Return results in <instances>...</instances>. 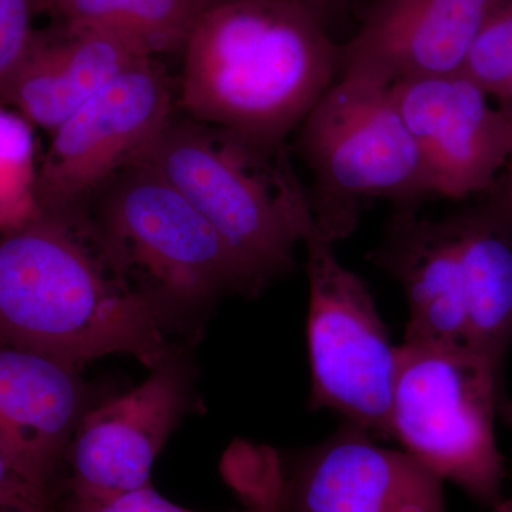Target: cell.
<instances>
[{
  "label": "cell",
  "instance_id": "1",
  "mask_svg": "<svg viewBox=\"0 0 512 512\" xmlns=\"http://www.w3.org/2000/svg\"><path fill=\"white\" fill-rule=\"evenodd\" d=\"M156 308L121 274L86 214H42L0 235V342L82 367L130 355L153 369L171 345Z\"/></svg>",
  "mask_w": 512,
  "mask_h": 512
},
{
  "label": "cell",
  "instance_id": "2",
  "mask_svg": "<svg viewBox=\"0 0 512 512\" xmlns=\"http://www.w3.org/2000/svg\"><path fill=\"white\" fill-rule=\"evenodd\" d=\"M183 56L184 116L282 147L338 79L342 47L303 0H239L204 10Z\"/></svg>",
  "mask_w": 512,
  "mask_h": 512
},
{
  "label": "cell",
  "instance_id": "3",
  "mask_svg": "<svg viewBox=\"0 0 512 512\" xmlns=\"http://www.w3.org/2000/svg\"><path fill=\"white\" fill-rule=\"evenodd\" d=\"M137 161L151 165L201 212L237 262L248 295L295 268L315 229L308 190L288 147H265L225 128L171 117Z\"/></svg>",
  "mask_w": 512,
  "mask_h": 512
},
{
  "label": "cell",
  "instance_id": "4",
  "mask_svg": "<svg viewBox=\"0 0 512 512\" xmlns=\"http://www.w3.org/2000/svg\"><path fill=\"white\" fill-rule=\"evenodd\" d=\"M84 214L170 333L191 330L227 293L248 295L237 262L210 222L151 165L136 161L123 168Z\"/></svg>",
  "mask_w": 512,
  "mask_h": 512
},
{
  "label": "cell",
  "instance_id": "5",
  "mask_svg": "<svg viewBox=\"0 0 512 512\" xmlns=\"http://www.w3.org/2000/svg\"><path fill=\"white\" fill-rule=\"evenodd\" d=\"M296 133V147L312 174L313 220L333 244L355 231L372 201H390L394 210H417L431 197L392 86L340 73Z\"/></svg>",
  "mask_w": 512,
  "mask_h": 512
},
{
  "label": "cell",
  "instance_id": "6",
  "mask_svg": "<svg viewBox=\"0 0 512 512\" xmlns=\"http://www.w3.org/2000/svg\"><path fill=\"white\" fill-rule=\"evenodd\" d=\"M501 376L471 349L403 343L397 348L392 439L478 503H500L503 460L494 417Z\"/></svg>",
  "mask_w": 512,
  "mask_h": 512
},
{
  "label": "cell",
  "instance_id": "7",
  "mask_svg": "<svg viewBox=\"0 0 512 512\" xmlns=\"http://www.w3.org/2000/svg\"><path fill=\"white\" fill-rule=\"evenodd\" d=\"M303 245L309 284V407L335 410L370 436L392 439L397 348L375 299L316 227Z\"/></svg>",
  "mask_w": 512,
  "mask_h": 512
},
{
  "label": "cell",
  "instance_id": "8",
  "mask_svg": "<svg viewBox=\"0 0 512 512\" xmlns=\"http://www.w3.org/2000/svg\"><path fill=\"white\" fill-rule=\"evenodd\" d=\"M174 116L170 80L140 60L50 133L37 171L42 214H83L111 178L136 163Z\"/></svg>",
  "mask_w": 512,
  "mask_h": 512
},
{
  "label": "cell",
  "instance_id": "9",
  "mask_svg": "<svg viewBox=\"0 0 512 512\" xmlns=\"http://www.w3.org/2000/svg\"><path fill=\"white\" fill-rule=\"evenodd\" d=\"M127 393L92 406L67 447L73 500H107L151 485L168 437L194 407L192 365L178 348Z\"/></svg>",
  "mask_w": 512,
  "mask_h": 512
},
{
  "label": "cell",
  "instance_id": "10",
  "mask_svg": "<svg viewBox=\"0 0 512 512\" xmlns=\"http://www.w3.org/2000/svg\"><path fill=\"white\" fill-rule=\"evenodd\" d=\"M431 197L466 200L495 187L512 160V106L494 104L463 72L393 84Z\"/></svg>",
  "mask_w": 512,
  "mask_h": 512
},
{
  "label": "cell",
  "instance_id": "11",
  "mask_svg": "<svg viewBox=\"0 0 512 512\" xmlns=\"http://www.w3.org/2000/svg\"><path fill=\"white\" fill-rule=\"evenodd\" d=\"M293 512H447L443 480L346 423L288 471Z\"/></svg>",
  "mask_w": 512,
  "mask_h": 512
},
{
  "label": "cell",
  "instance_id": "12",
  "mask_svg": "<svg viewBox=\"0 0 512 512\" xmlns=\"http://www.w3.org/2000/svg\"><path fill=\"white\" fill-rule=\"evenodd\" d=\"M504 0H375L342 46L340 73L393 86L461 72L485 23ZM339 73V74H340Z\"/></svg>",
  "mask_w": 512,
  "mask_h": 512
},
{
  "label": "cell",
  "instance_id": "13",
  "mask_svg": "<svg viewBox=\"0 0 512 512\" xmlns=\"http://www.w3.org/2000/svg\"><path fill=\"white\" fill-rule=\"evenodd\" d=\"M79 370L0 342V450L20 477L47 493L77 423L90 409Z\"/></svg>",
  "mask_w": 512,
  "mask_h": 512
},
{
  "label": "cell",
  "instance_id": "14",
  "mask_svg": "<svg viewBox=\"0 0 512 512\" xmlns=\"http://www.w3.org/2000/svg\"><path fill=\"white\" fill-rule=\"evenodd\" d=\"M370 262L402 286L409 308L404 343L471 349L466 282L456 221L393 210ZM473 350V349H471Z\"/></svg>",
  "mask_w": 512,
  "mask_h": 512
},
{
  "label": "cell",
  "instance_id": "15",
  "mask_svg": "<svg viewBox=\"0 0 512 512\" xmlns=\"http://www.w3.org/2000/svg\"><path fill=\"white\" fill-rule=\"evenodd\" d=\"M153 57L106 30L57 25L36 30L2 90L0 103L52 133L94 94L140 60Z\"/></svg>",
  "mask_w": 512,
  "mask_h": 512
},
{
  "label": "cell",
  "instance_id": "16",
  "mask_svg": "<svg viewBox=\"0 0 512 512\" xmlns=\"http://www.w3.org/2000/svg\"><path fill=\"white\" fill-rule=\"evenodd\" d=\"M454 214L463 264L470 345L498 375L512 343V220L493 192Z\"/></svg>",
  "mask_w": 512,
  "mask_h": 512
},
{
  "label": "cell",
  "instance_id": "17",
  "mask_svg": "<svg viewBox=\"0 0 512 512\" xmlns=\"http://www.w3.org/2000/svg\"><path fill=\"white\" fill-rule=\"evenodd\" d=\"M57 25L106 30L147 55L183 52L202 13L197 0H43Z\"/></svg>",
  "mask_w": 512,
  "mask_h": 512
},
{
  "label": "cell",
  "instance_id": "18",
  "mask_svg": "<svg viewBox=\"0 0 512 512\" xmlns=\"http://www.w3.org/2000/svg\"><path fill=\"white\" fill-rule=\"evenodd\" d=\"M33 128L18 111L0 103V235L25 227L42 215Z\"/></svg>",
  "mask_w": 512,
  "mask_h": 512
},
{
  "label": "cell",
  "instance_id": "19",
  "mask_svg": "<svg viewBox=\"0 0 512 512\" xmlns=\"http://www.w3.org/2000/svg\"><path fill=\"white\" fill-rule=\"evenodd\" d=\"M220 471L245 512H293L288 470L274 448L235 440Z\"/></svg>",
  "mask_w": 512,
  "mask_h": 512
},
{
  "label": "cell",
  "instance_id": "20",
  "mask_svg": "<svg viewBox=\"0 0 512 512\" xmlns=\"http://www.w3.org/2000/svg\"><path fill=\"white\" fill-rule=\"evenodd\" d=\"M464 74L505 103L512 86V0H504L468 53Z\"/></svg>",
  "mask_w": 512,
  "mask_h": 512
},
{
  "label": "cell",
  "instance_id": "21",
  "mask_svg": "<svg viewBox=\"0 0 512 512\" xmlns=\"http://www.w3.org/2000/svg\"><path fill=\"white\" fill-rule=\"evenodd\" d=\"M40 10L43 0H0V90L22 62Z\"/></svg>",
  "mask_w": 512,
  "mask_h": 512
},
{
  "label": "cell",
  "instance_id": "22",
  "mask_svg": "<svg viewBox=\"0 0 512 512\" xmlns=\"http://www.w3.org/2000/svg\"><path fill=\"white\" fill-rule=\"evenodd\" d=\"M66 512H200L188 510L167 500L154 490L153 485L107 500H73L69 498ZM229 512H245L229 511Z\"/></svg>",
  "mask_w": 512,
  "mask_h": 512
},
{
  "label": "cell",
  "instance_id": "23",
  "mask_svg": "<svg viewBox=\"0 0 512 512\" xmlns=\"http://www.w3.org/2000/svg\"><path fill=\"white\" fill-rule=\"evenodd\" d=\"M0 511H52L47 491L28 483L0 450Z\"/></svg>",
  "mask_w": 512,
  "mask_h": 512
},
{
  "label": "cell",
  "instance_id": "24",
  "mask_svg": "<svg viewBox=\"0 0 512 512\" xmlns=\"http://www.w3.org/2000/svg\"><path fill=\"white\" fill-rule=\"evenodd\" d=\"M490 192H493L495 197L498 198V201L503 204V207L507 210L512 220V160L510 164L507 165V168H505L498 183L495 184V187Z\"/></svg>",
  "mask_w": 512,
  "mask_h": 512
},
{
  "label": "cell",
  "instance_id": "25",
  "mask_svg": "<svg viewBox=\"0 0 512 512\" xmlns=\"http://www.w3.org/2000/svg\"><path fill=\"white\" fill-rule=\"evenodd\" d=\"M303 2L308 3L313 9L318 10L319 15L323 18V12H325L333 2H336V0H303Z\"/></svg>",
  "mask_w": 512,
  "mask_h": 512
},
{
  "label": "cell",
  "instance_id": "26",
  "mask_svg": "<svg viewBox=\"0 0 512 512\" xmlns=\"http://www.w3.org/2000/svg\"><path fill=\"white\" fill-rule=\"evenodd\" d=\"M197 2L202 12H204V10L215 8V6L227 5V3L239 2V0H197Z\"/></svg>",
  "mask_w": 512,
  "mask_h": 512
},
{
  "label": "cell",
  "instance_id": "27",
  "mask_svg": "<svg viewBox=\"0 0 512 512\" xmlns=\"http://www.w3.org/2000/svg\"><path fill=\"white\" fill-rule=\"evenodd\" d=\"M494 512H512V498L511 500H501L500 503L494 505Z\"/></svg>",
  "mask_w": 512,
  "mask_h": 512
},
{
  "label": "cell",
  "instance_id": "28",
  "mask_svg": "<svg viewBox=\"0 0 512 512\" xmlns=\"http://www.w3.org/2000/svg\"><path fill=\"white\" fill-rule=\"evenodd\" d=\"M505 103L511 104V106H512V86H511L510 94H508V99H507V101H505Z\"/></svg>",
  "mask_w": 512,
  "mask_h": 512
},
{
  "label": "cell",
  "instance_id": "29",
  "mask_svg": "<svg viewBox=\"0 0 512 512\" xmlns=\"http://www.w3.org/2000/svg\"><path fill=\"white\" fill-rule=\"evenodd\" d=\"M0 512H52V511H0Z\"/></svg>",
  "mask_w": 512,
  "mask_h": 512
}]
</instances>
